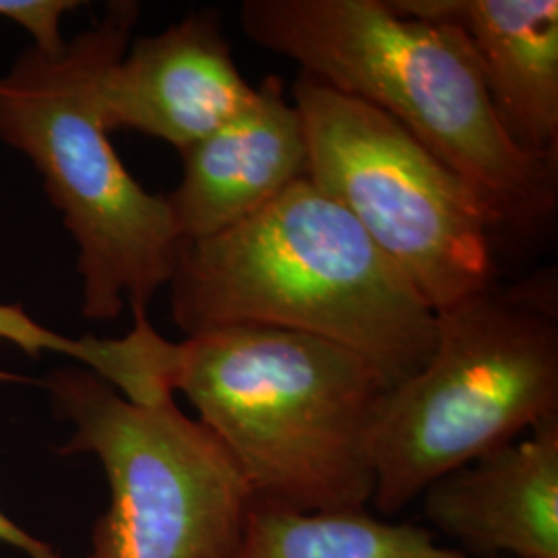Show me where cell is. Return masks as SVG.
<instances>
[{
	"mask_svg": "<svg viewBox=\"0 0 558 558\" xmlns=\"http://www.w3.org/2000/svg\"><path fill=\"white\" fill-rule=\"evenodd\" d=\"M168 286L184 338L236 325L304 333L359 354L391 387L437 343L433 306L306 177L220 234L182 240Z\"/></svg>",
	"mask_w": 558,
	"mask_h": 558,
	"instance_id": "1",
	"label": "cell"
},
{
	"mask_svg": "<svg viewBox=\"0 0 558 558\" xmlns=\"http://www.w3.org/2000/svg\"><path fill=\"white\" fill-rule=\"evenodd\" d=\"M160 375L236 459L255 502L300 513L373 502L375 437L393 387L359 354L236 325L168 341Z\"/></svg>",
	"mask_w": 558,
	"mask_h": 558,
	"instance_id": "2",
	"label": "cell"
},
{
	"mask_svg": "<svg viewBox=\"0 0 558 558\" xmlns=\"http://www.w3.org/2000/svg\"><path fill=\"white\" fill-rule=\"evenodd\" d=\"M240 25L300 73L396 120L478 193L500 228L530 232L555 211L557 168L509 140L458 27L399 15L387 0H244Z\"/></svg>",
	"mask_w": 558,
	"mask_h": 558,
	"instance_id": "3",
	"label": "cell"
},
{
	"mask_svg": "<svg viewBox=\"0 0 558 558\" xmlns=\"http://www.w3.org/2000/svg\"><path fill=\"white\" fill-rule=\"evenodd\" d=\"M137 20V2H110L94 27L59 50L32 46L0 77V140L36 166L75 240L81 313L92 320L117 319L124 306L149 319L182 242L166 195L133 179L101 122V81Z\"/></svg>",
	"mask_w": 558,
	"mask_h": 558,
	"instance_id": "4",
	"label": "cell"
},
{
	"mask_svg": "<svg viewBox=\"0 0 558 558\" xmlns=\"http://www.w3.org/2000/svg\"><path fill=\"white\" fill-rule=\"evenodd\" d=\"M558 416L557 288L493 283L437 313L428 362L396 385L375 437L373 502L393 518L440 476Z\"/></svg>",
	"mask_w": 558,
	"mask_h": 558,
	"instance_id": "5",
	"label": "cell"
},
{
	"mask_svg": "<svg viewBox=\"0 0 558 558\" xmlns=\"http://www.w3.org/2000/svg\"><path fill=\"white\" fill-rule=\"evenodd\" d=\"M311 180L435 313L497 283L500 223L478 193L377 108L300 73L292 85Z\"/></svg>",
	"mask_w": 558,
	"mask_h": 558,
	"instance_id": "6",
	"label": "cell"
},
{
	"mask_svg": "<svg viewBox=\"0 0 558 558\" xmlns=\"http://www.w3.org/2000/svg\"><path fill=\"white\" fill-rule=\"evenodd\" d=\"M73 424L64 456H96L110 484L89 558H228L253 495L232 453L174 393L131 401L87 368L48 379Z\"/></svg>",
	"mask_w": 558,
	"mask_h": 558,
	"instance_id": "7",
	"label": "cell"
},
{
	"mask_svg": "<svg viewBox=\"0 0 558 558\" xmlns=\"http://www.w3.org/2000/svg\"><path fill=\"white\" fill-rule=\"evenodd\" d=\"M257 98L242 77L218 11H197L158 36L140 38L101 81L108 133L126 129L180 154L209 137Z\"/></svg>",
	"mask_w": 558,
	"mask_h": 558,
	"instance_id": "8",
	"label": "cell"
},
{
	"mask_svg": "<svg viewBox=\"0 0 558 558\" xmlns=\"http://www.w3.org/2000/svg\"><path fill=\"white\" fill-rule=\"evenodd\" d=\"M420 497L433 527L470 558H558V416Z\"/></svg>",
	"mask_w": 558,
	"mask_h": 558,
	"instance_id": "9",
	"label": "cell"
},
{
	"mask_svg": "<svg viewBox=\"0 0 558 558\" xmlns=\"http://www.w3.org/2000/svg\"><path fill=\"white\" fill-rule=\"evenodd\" d=\"M306 170L299 110L269 75L253 104L182 151V179L166 195L180 240L209 239L251 218Z\"/></svg>",
	"mask_w": 558,
	"mask_h": 558,
	"instance_id": "10",
	"label": "cell"
},
{
	"mask_svg": "<svg viewBox=\"0 0 558 558\" xmlns=\"http://www.w3.org/2000/svg\"><path fill=\"white\" fill-rule=\"evenodd\" d=\"M470 41L500 126L530 158L558 163L557 0H387Z\"/></svg>",
	"mask_w": 558,
	"mask_h": 558,
	"instance_id": "11",
	"label": "cell"
},
{
	"mask_svg": "<svg viewBox=\"0 0 558 558\" xmlns=\"http://www.w3.org/2000/svg\"><path fill=\"white\" fill-rule=\"evenodd\" d=\"M228 558H470L439 544L428 527L389 523L362 511L300 513L251 502Z\"/></svg>",
	"mask_w": 558,
	"mask_h": 558,
	"instance_id": "12",
	"label": "cell"
},
{
	"mask_svg": "<svg viewBox=\"0 0 558 558\" xmlns=\"http://www.w3.org/2000/svg\"><path fill=\"white\" fill-rule=\"evenodd\" d=\"M0 341L17 345L34 359L41 352L75 359L112 387H120L129 373L131 350L126 338H66L36 323L17 304H0Z\"/></svg>",
	"mask_w": 558,
	"mask_h": 558,
	"instance_id": "13",
	"label": "cell"
},
{
	"mask_svg": "<svg viewBox=\"0 0 558 558\" xmlns=\"http://www.w3.org/2000/svg\"><path fill=\"white\" fill-rule=\"evenodd\" d=\"M80 2L71 0H0V17L15 21L40 50H59L64 44L60 36V21L77 9Z\"/></svg>",
	"mask_w": 558,
	"mask_h": 558,
	"instance_id": "14",
	"label": "cell"
},
{
	"mask_svg": "<svg viewBox=\"0 0 558 558\" xmlns=\"http://www.w3.org/2000/svg\"><path fill=\"white\" fill-rule=\"evenodd\" d=\"M0 542L21 548L29 558H59V555L40 539L32 538L27 532H23L13 519L7 518L0 511Z\"/></svg>",
	"mask_w": 558,
	"mask_h": 558,
	"instance_id": "15",
	"label": "cell"
}]
</instances>
